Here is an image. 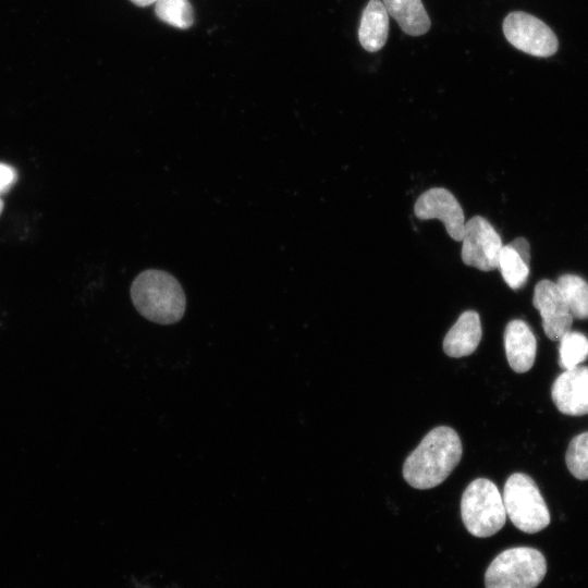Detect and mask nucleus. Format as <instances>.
Wrapping results in <instances>:
<instances>
[{
  "label": "nucleus",
  "mask_w": 588,
  "mask_h": 588,
  "mask_svg": "<svg viewBox=\"0 0 588 588\" xmlns=\"http://www.w3.org/2000/svg\"><path fill=\"white\" fill-rule=\"evenodd\" d=\"M461 514L468 532L480 538L497 534L506 519L503 498L498 487L486 478L467 486L461 500Z\"/></svg>",
  "instance_id": "4"
},
{
  "label": "nucleus",
  "mask_w": 588,
  "mask_h": 588,
  "mask_svg": "<svg viewBox=\"0 0 588 588\" xmlns=\"http://www.w3.org/2000/svg\"><path fill=\"white\" fill-rule=\"evenodd\" d=\"M547 573L543 554L529 547L502 551L485 575L486 588H536Z\"/></svg>",
  "instance_id": "3"
},
{
  "label": "nucleus",
  "mask_w": 588,
  "mask_h": 588,
  "mask_svg": "<svg viewBox=\"0 0 588 588\" xmlns=\"http://www.w3.org/2000/svg\"><path fill=\"white\" fill-rule=\"evenodd\" d=\"M17 180L15 169L9 164L0 162V195L9 192Z\"/></svg>",
  "instance_id": "20"
},
{
  "label": "nucleus",
  "mask_w": 588,
  "mask_h": 588,
  "mask_svg": "<svg viewBox=\"0 0 588 588\" xmlns=\"http://www.w3.org/2000/svg\"><path fill=\"white\" fill-rule=\"evenodd\" d=\"M503 33L513 47L534 57H551L559 47L553 30L541 20L526 12L509 13L503 21Z\"/></svg>",
  "instance_id": "6"
},
{
  "label": "nucleus",
  "mask_w": 588,
  "mask_h": 588,
  "mask_svg": "<svg viewBox=\"0 0 588 588\" xmlns=\"http://www.w3.org/2000/svg\"><path fill=\"white\" fill-rule=\"evenodd\" d=\"M559 341V364L562 368H574L588 358V339L585 334L571 330Z\"/></svg>",
  "instance_id": "17"
},
{
  "label": "nucleus",
  "mask_w": 588,
  "mask_h": 588,
  "mask_svg": "<svg viewBox=\"0 0 588 588\" xmlns=\"http://www.w3.org/2000/svg\"><path fill=\"white\" fill-rule=\"evenodd\" d=\"M389 33V14L382 1L370 0L365 7L358 28L362 47L369 51L380 50L387 41Z\"/></svg>",
  "instance_id": "13"
},
{
  "label": "nucleus",
  "mask_w": 588,
  "mask_h": 588,
  "mask_svg": "<svg viewBox=\"0 0 588 588\" xmlns=\"http://www.w3.org/2000/svg\"><path fill=\"white\" fill-rule=\"evenodd\" d=\"M551 397L556 408L565 415L588 414V366L565 369L553 382Z\"/></svg>",
  "instance_id": "10"
},
{
  "label": "nucleus",
  "mask_w": 588,
  "mask_h": 588,
  "mask_svg": "<svg viewBox=\"0 0 588 588\" xmlns=\"http://www.w3.org/2000/svg\"><path fill=\"white\" fill-rule=\"evenodd\" d=\"M500 270L505 283L513 290H518L527 282L529 265L510 245H503L498 259Z\"/></svg>",
  "instance_id": "16"
},
{
  "label": "nucleus",
  "mask_w": 588,
  "mask_h": 588,
  "mask_svg": "<svg viewBox=\"0 0 588 588\" xmlns=\"http://www.w3.org/2000/svg\"><path fill=\"white\" fill-rule=\"evenodd\" d=\"M481 323L475 310H466L443 340V351L450 357H464L475 352L481 340Z\"/></svg>",
  "instance_id": "12"
},
{
  "label": "nucleus",
  "mask_w": 588,
  "mask_h": 588,
  "mask_svg": "<svg viewBox=\"0 0 588 588\" xmlns=\"http://www.w3.org/2000/svg\"><path fill=\"white\" fill-rule=\"evenodd\" d=\"M502 240L491 223L481 216L465 222L461 257L466 266L481 271L498 269Z\"/></svg>",
  "instance_id": "7"
},
{
  "label": "nucleus",
  "mask_w": 588,
  "mask_h": 588,
  "mask_svg": "<svg viewBox=\"0 0 588 588\" xmlns=\"http://www.w3.org/2000/svg\"><path fill=\"white\" fill-rule=\"evenodd\" d=\"M462 442L455 430L439 426L430 430L406 457L403 477L416 489L442 483L461 461Z\"/></svg>",
  "instance_id": "1"
},
{
  "label": "nucleus",
  "mask_w": 588,
  "mask_h": 588,
  "mask_svg": "<svg viewBox=\"0 0 588 588\" xmlns=\"http://www.w3.org/2000/svg\"><path fill=\"white\" fill-rule=\"evenodd\" d=\"M532 305L542 319L546 335L552 340H560L571 331L573 316L554 281L543 279L535 285Z\"/></svg>",
  "instance_id": "9"
},
{
  "label": "nucleus",
  "mask_w": 588,
  "mask_h": 588,
  "mask_svg": "<svg viewBox=\"0 0 588 588\" xmlns=\"http://www.w3.org/2000/svg\"><path fill=\"white\" fill-rule=\"evenodd\" d=\"M504 348L507 362L515 372L523 373L532 367L537 341L527 322L514 319L506 324Z\"/></svg>",
  "instance_id": "11"
},
{
  "label": "nucleus",
  "mask_w": 588,
  "mask_h": 588,
  "mask_svg": "<svg viewBox=\"0 0 588 588\" xmlns=\"http://www.w3.org/2000/svg\"><path fill=\"white\" fill-rule=\"evenodd\" d=\"M131 1L138 7H147V5H150L151 3L157 2V0H131Z\"/></svg>",
  "instance_id": "22"
},
{
  "label": "nucleus",
  "mask_w": 588,
  "mask_h": 588,
  "mask_svg": "<svg viewBox=\"0 0 588 588\" xmlns=\"http://www.w3.org/2000/svg\"><path fill=\"white\" fill-rule=\"evenodd\" d=\"M575 319H588V282L577 274L564 273L555 281Z\"/></svg>",
  "instance_id": "15"
},
{
  "label": "nucleus",
  "mask_w": 588,
  "mask_h": 588,
  "mask_svg": "<svg viewBox=\"0 0 588 588\" xmlns=\"http://www.w3.org/2000/svg\"><path fill=\"white\" fill-rule=\"evenodd\" d=\"M131 298L142 316L160 324L177 322L185 311L186 299L180 282L163 270L140 272L131 285Z\"/></svg>",
  "instance_id": "2"
},
{
  "label": "nucleus",
  "mask_w": 588,
  "mask_h": 588,
  "mask_svg": "<svg viewBox=\"0 0 588 588\" xmlns=\"http://www.w3.org/2000/svg\"><path fill=\"white\" fill-rule=\"evenodd\" d=\"M156 15L162 22L186 29L194 23V12L188 0H157Z\"/></svg>",
  "instance_id": "18"
},
{
  "label": "nucleus",
  "mask_w": 588,
  "mask_h": 588,
  "mask_svg": "<svg viewBox=\"0 0 588 588\" xmlns=\"http://www.w3.org/2000/svg\"><path fill=\"white\" fill-rule=\"evenodd\" d=\"M2 210H3V201L0 198V215H1Z\"/></svg>",
  "instance_id": "23"
},
{
  "label": "nucleus",
  "mask_w": 588,
  "mask_h": 588,
  "mask_svg": "<svg viewBox=\"0 0 588 588\" xmlns=\"http://www.w3.org/2000/svg\"><path fill=\"white\" fill-rule=\"evenodd\" d=\"M387 12L401 29L411 36H420L430 28V19L421 0H383Z\"/></svg>",
  "instance_id": "14"
},
{
  "label": "nucleus",
  "mask_w": 588,
  "mask_h": 588,
  "mask_svg": "<svg viewBox=\"0 0 588 588\" xmlns=\"http://www.w3.org/2000/svg\"><path fill=\"white\" fill-rule=\"evenodd\" d=\"M565 462L571 474L579 479H588V431L575 436L566 450Z\"/></svg>",
  "instance_id": "19"
},
{
  "label": "nucleus",
  "mask_w": 588,
  "mask_h": 588,
  "mask_svg": "<svg viewBox=\"0 0 588 588\" xmlns=\"http://www.w3.org/2000/svg\"><path fill=\"white\" fill-rule=\"evenodd\" d=\"M510 245L519 254V256L529 265L530 261V247L529 243L524 237H517L510 243Z\"/></svg>",
  "instance_id": "21"
},
{
  "label": "nucleus",
  "mask_w": 588,
  "mask_h": 588,
  "mask_svg": "<svg viewBox=\"0 0 588 588\" xmlns=\"http://www.w3.org/2000/svg\"><path fill=\"white\" fill-rule=\"evenodd\" d=\"M414 213L420 220L442 221L448 234L454 241H462L465 228L464 212L450 191L443 187L427 189L417 198Z\"/></svg>",
  "instance_id": "8"
},
{
  "label": "nucleus",
  "mask_w": 588,
  "mask_h": 588,
  "mask_svg": "<svg viewBox=\"0 0 588 588\" xmlns=\"http://www.w3.org/2000/svg\"><path fill=\"white\" fill-rule=\"evenodd\" d=\"M502 498L506 515L517 529L536 534L550 524L547 504L528 475L512 474L505 481Z\"/></svg>",
  "instance_id": "5"
}]
</instances>
